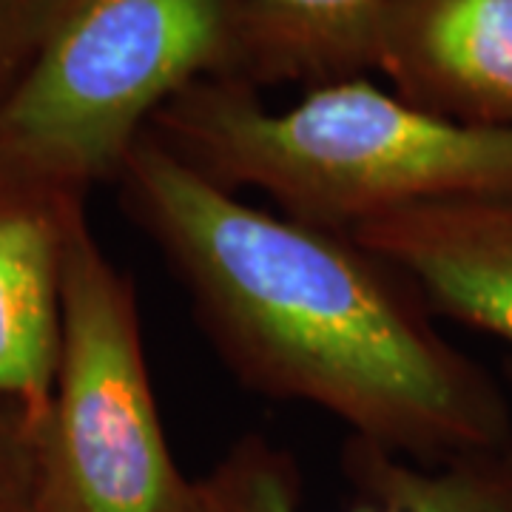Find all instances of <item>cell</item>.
Segmentation results:
<instances>
[{
	"label": "cell",
	"mask_w": 512,
	"mask_h": 512,
	"mask_svg": "<svg viewBox=\"0 0 512 512\" xmlns=\"http://www.w3.org/2000/svg\"><path fill=\"white\" fill-rule=\"evenodd\" d=\"M114 185L211 348L254 393L313 404L350 439L419 464L512 447L498 382L350 234L242 202L148 131Z\"/></svg>",
	"instance_id": "cell-1"
},
{
	"label": "cell",
	"mask_w": 512,
	"mask_h": 512,
	"mask_svg": "<svg viewBox=\"0 0 512 512\" xmlns=\"http://www.w3.org/2000/svg\"><path fill=\"white\" fill-rule=\"evenodd\" d=\"M148 134L225 191H262L279 214L339 234L419 205L512 197V128L453 123L370 77L305 89L288 109L205 77Z\"/></svg>",
	"instance_id": "cell-2"
},
{
	"label": "cell",
	"mask_w": 512,
	"mask_h": 512,
	"mask_svg": "<svg viewBox=\"0 0 512 512\" xmlns=\"http://www.w3.org/2000/svg\"><path fill=\"white\" fill-rule=\"evenodd\" d=\"M239 0H63L0 97V165L86 197L117 183L151 120L228 80Z\"/></svg>",
	"instance_id": "cell-3"
},
{
	"label": "cell",
	"mask_w": 512,
	"mask_h": 512,
	"mask_svg": "<svg viewBox=\"0 0 512 512\" xmlns=\"http://www.w3.org/2000/svg\"><path fill=\"white\" fill-rule=\"evenodd\" d=\"M49 512H202L151 387L134 279L74 211L60 268V353L40 427Z\"/></svg>",
	"instance_id": "cell-4"
},
{
	"label": "cell",
	"mask_w": 512,
	"mask_h": 512,
	"mask_svg": "<svg viewBox=\"0 0 512 512\" xmlns=\"http://www.w3.org/2000/svg\"><path fill=\"white\" fill-rule=\"evenodd\" d=\"M342 467L353 487L345 512H512V447L419 464L348 439ZM197 490L202 512H305L296 458L259 433L239 436Z\"/></svg>",
	"instance_id": "cell-5"
},
{
	"label": "cell",
	"mask_w": 512,
	"mask_h": 512,
	"mask_svg": "<svg viewBox=\"0 0 512 512\" xmlns=\"http://www.w3.org/2000/svg\"><path fill=\"white\" fill-rule=\"evenodd\" d=\"M373 72L416 109L512 128V0H393Z\"/></svg>",
	"instance_id": "cell-6"
},
{
	"label": "cell",
	"mask_w": 512,
	"mask_h": 512,
	"mask_svg": "<svg viewBox=\"0 0 512 512\" xmlns=\"http://www.w3.org/2000/svg\"><path fill=\"white\" fill-rule=\"evenodd\" d=\"M433 313L512 345V197L419 205L350 231Z\"/></svg>",
	"instance_id": "cell-7"
},
{
	"label": "cell",
	"mask_w": 512,
	"mask_h": 512,
	"mask_svg": "<svg viewBox=\"0 0 512 512\" xmlns=\"http://www.w3.org/2000/svg\"><path fill=\"white\" fill-rule=\"evenodd\" d=\"M86 197L0 165V402L46 421L60 353V268Z\"/></svg>",
	"instance_id": "cell-8"
},
{
	"label": "cell",
	"mask_w": 512,
	"mask_h": 512,
	"mask_svg": "<svg viewBox=\"0 0 512 512\" xmlns=\"http://www.w3.org/2000/svg\"><path fill=\"white\" fill-rule=\"evenodd\" d=\"M393 0H239L228 80L262 89L328 86L373 72Z\"/></svg>",
	"instance_id": "cell-9"
},
{
	"label": "cell",
	"mask_w": 512,
	"mask_h": 512,
	"mask_svg": "<svg viewBox=\"0 0 512 512\" xmlns=\"http://www.w3.org/2000/svg\"><path fill=\"white\" fill-rule=\"evenodd\" d=\"M40 427L43 421L20 404L0 402V512H49Z\"/></svg>",
	"instance_id": "cell-10"
},
{
	"label": "cell",
	"mask_w": 512,
	"mask_h": 512,
	"mask_svg": "<svg viewBox=\"0 0 512 512\" xmlns=\"http://www.w3.org/2000/svg\"><path fill=\"white\" fill-rule=\"evenodd\" d=\"M63 0H0V97L18 80Z\"/></svg>",
	"instance_id": "cell-11"
},
{
	"label": "cell",
	"mask_w": 512,
	"mask_h": 512,
	"mask_svg": "<svg viewBox=\"0 0 512 512\" xmlns=\"http://www.w3.org/2000/svg\"><path fill=\"white\" fill-rule=\"evenodd\" d=\"M507 376H510V382H512V359L507 362Z\"/></svg>",
	"instance_id": "cell-12"
}]
</instances>
